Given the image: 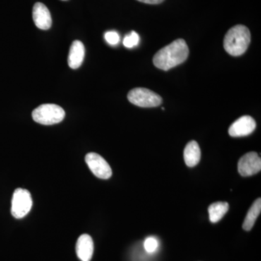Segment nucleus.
Returning a JSON list of instances; mask_svg holds the SVG:
<instances>
[{
  "mask_svg": "<svg viewBox=\"0 0 261 261\" xmlns=\"http://www.w3.org/2000/svg\"><path fill=\"white\" fill-rule=\"evenodd\" d=\"M189 53L186 42L183 39H176L154 55L153 64L159 69L168 70L186 61Z\"/></svg>",
  "mask_w": 261,
  "mask_h": 261,
  "instance_id": "1",
  "label": "nucleus"
},
{
  "mask_svg": "<svg viewBox=\"0 0 261 261\" xmlns=\"http://www.w3.org/2000/svg\"><path fill=\"white\" fill-rule=\"evenodd\" d=\"M250 30L243 25H237L228 31L224 39L225 50L230 56L238 57L246 51L250 45Z\"/></svg>",
  "mask_w": 261,
  "mask_h": 261,
  "instance_id": "2",
  "label": "nucleus"
},
{
  "mask_svg": "<svg viewBox=\"0 0 261 261\" xmlns=\"http://www.w3.org/2000/svg\"><path fill=\"white\" fill-rule=\"evenodd\" d=\"M64 110L56 104H44L34 110L33 119L42 125H53L64 119Z\"/></svg>",
  "mask_w": 261,
  "mask_h": 261,
  "instance_id": "3",
  "label": "nucleus"
},
{
  "mask_svg": "<svg viewBox=\"0 0 261 261\" xmlns=\"http://www.w3.org/2000/svg\"><path fill=\"white\" fill-rule=\"evenodd\" d=\"M128 101L135 106L142 108L158 107L162 103V97L148 89L138 87L128 94Z\"/></svg>",
  "mask_w": 261,
  "mask_h": 261,
  "instance_id": "4",
  "label": "nucleus"
},
{
  "mask_svg": "<svg viewBox=\"0 0 261 261\" xmlns=\"http://www.w3.org/2000/svg\"><path fill=\"white\" fill-rule=\"evenodd\" d=\"M32 198L30 192L25 189L15 190L12 199L11 214L15 219H22L27 216L32 207Z\"/></svg>",
  "mask_w": 261,
  "mask_h": 261,
  "instance_id": "5",
  "label": "nucleus"
},
{
  "mask_svg": "<svg viewBox=\"0 0 261 261\" xmlns=\"http://www.w3.org/2000/svg\"><path fill=\"white\" fill-rule=\"evenodd\" d=\"M85 161L88 165L94 176L102 179H108L112 176V170L102 156L95 152H89L85 157Z\"/></svg>",
  "mask_w": 261,
  "mask_h": 261,
  "instance_id": "6",
  "label": "nucleus"
},
{
  "mask_svg": "<svg viewBox=\"0 0 261 261\" xmlns=\"http://www.w3.org/2000/svg\"><path fill=\"white\" fill-rule=\"evenodd\" d=\"M261 159L255 152L245 154L238 163V171L243 176H250L260 172Z\"/></svg>",
  "mask_w": 261,
  "mask_h": 261,
  "instance_id": "7",
  "label": "nucleus"
},
{
  "mask_svg": "<svg viewBox=\"0 0 261 261\" xmlns=\"http://www.w3.org/2000/svg\"><path fill=\"white\" fill-rule=\"evenodd\" d=\"M256 128V122L250 116L240 117L228 128V134L232 137L250 135Z\"/></svg>",
  "mask_w": 261,
  "mask_h": 261,
  "instance_id": "8",
  "label": "nucleus"
},
{
  "mask_svg": "<svg viewBox=\"0 0 261 261\" xmlns=\"http://www.w3.org/2000/svg\"><path fill=\"white\" fill-rule=\"evenodd\" d=\"M33 20L36 27L42 30H48L51 25L50 12L43 3H37L33 8Z\"/></svg>",
  "mask_w": 261,
  "mask_h": 261,
  "instance_id": "9",
  "label": "nucleus"
},
{
  "mask_svg": "<svg viewBox=\"0 0 261 261\" xmlns=\"http://www.w3.org/2000/svg\"><path fill=\"white\" fill-rule=\"evenodd\" d=\"M77 256L82 261H90L94 252V243L92 238L87 233L82 234L76 243Z\"/></svg>",
  "mask_w": 261,
  "mask_h": 261,
  "instance_id": "10",
  "label": "nucleus"
},
{
  "mask_svg": "<svg viewBox=\"0 0 261 261\" xmlns=\"http://www.w3.org/2000/svg\"><path fill=\"white\" fill-rule=\"evenodd\" d=\"M85 49L83 43L80 41L75 40L70 46L69 56H68V65L72 69H77L80 68L84 61Z\"/></svg>",
  "mask_w": 261,
  "mask_h": 261,
  "instance_id": "11",
  "label": "nucleus"
},
{
  "mask_svg": "<svg viewBox=\"0 0 261 261\" xmlns=\"http://www.w3.org/2000/svg\"><path fill=\"white\" fill-rule=\"evenodd\" d=\"M184 159L188 167H195L200 162L201 150L198 143L196 141H191L185 147L184 151Z\"/></svg>",
  "mask_w": 261,
  "mask_h": 261,
  "instance_id": "12",
  "label": "nucleus"
},
{
  "mask_svg": "<svg viewBox=\"0 0 261 261\" xmlns=\"http://www.w3.org/2000/svg\"><path fill=\"white\" fill-rule=\"evenodd\" d=\"M261 212V199L258 198L254 202L250 210L247 212L246 217L243 224V229L245 231H250L253 227L255 221Z\"/></svg>",
  "mask_w": 261,
  "mask_h": 261,
  "instance_id": "13",
  "label": "nucleus"
},
{
  "mask_svg": "<svg viewBox=\"0 0 261 261\" xmlns=\"http://www.w3.org/2000/svg\"><path fill=\"white\" fill-rule=\"evenodd\" d=\"M229 205L226 202H217L211 204L208 207L209 218L211 223L219 222L228 212Z\"/></svg>",
  "mask_w": 261,
  "mask_h": 261,
  "instance_id": "14",
  "label": "nucleus"
},
{
  "mask_svg": "<svg viewBox=\"0 0 261 261\" xmlns=\"http://www.w3.org/2000/svg\"><path fill=\"white\" fill-rule=\"evenodd\" d=\"M140 42V36L135 32H132L123 39V45L127 48H132L137 46Z\"/></svg>",
  "mask_w": 261,
  "mask_h": 261,
  "instance_id": "15",
  "label": "nucleus"
},
{
  "mask_svg": "<svg viewBox=\"0 0 261 261\" xmlns=\"http://www.w3.org/2000/svg\"><path fill=\"white\" fill-rule=\"evenodd\" d=\"M144 247L146 251L149 253H153L159 248V241L153 237H149L146 239Z\"/></svg>",
  "mask_w": 261,
  "mask_h": 261,
  "instance_id": "16",
  "label": "nucleus"
},
{
  "mask_svg": "<svg viewBox=\"0 0 261 261\" xmlns=\"http://www.w3.org/2000/svg\"><path fill=\"white\" fill-rule=\"evenodd\" d=\"M105 39H106V42L111 45H116L120 42L119 34L114 31L106 32L105 34Z\"/></svg>",
  "mask_w": 261,
  "mask_h": 261,
  "instance_id": "17",
  "label": "nucleus"
},
{
  "mask_svg": "<svg viewBox=\"0 0 261 261\" xmlns=\"http://www.w3.org/2000/svg\"><path fill=\"white\" fill-rule=\"evenodd\" d=\"M137 1L141 2V3H146V4L158 5L160 4V3H163L164 0H137Z\"/></svg>",
  "mask_w": 261,
  "mask_h": 261,
  "instance_id": "18",
  "label": "nucleus"
},
{
  "mask_svg": "<svg viewBox=\"0 0 261 261\" xmlns=\"http://www.w3.org/2000/svg\"><path fill=\"white\" fill-rule=\"evenodd\" d=\"M63 1H65V0H63Z\"/></svg>",
  "mask_w": 261,
  "mask_h": 261,
  "instance_id": "19",
  "label": "nucleus"
}]
</instances>
